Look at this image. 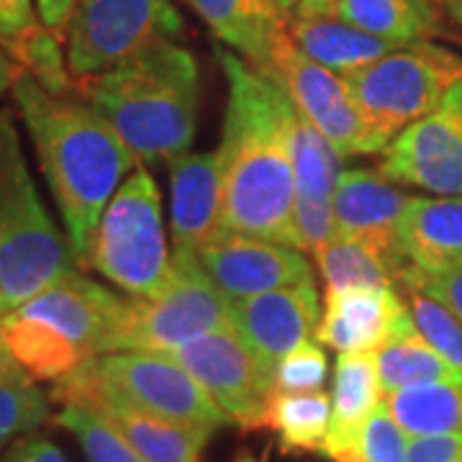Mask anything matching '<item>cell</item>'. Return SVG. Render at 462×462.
Masks as SVG:
<instances>
[{
    "instance_id": "41",
    "label": "cell",
    "mask_w": 462,
    "mask_h": 462,
    "mask_svg": "<svg viewBox=\"0 0 462 462\" xmlns=\"http://www.w3.org/2000/svg\"><path fill=\"white\" fill-rule=\"evenodd\" d=\"M339 0H300L296 8L293 18H316V16H327L334 11Z\"/></svg>"
},
{
    "instance_id": "44",
    "label": "cell",
    "mask_w": 462,
    "mask_h": 462,
    "mask_svg": "<svg viewBox=\"0 0 462 462\" xmlns=\"http://www.w3.org/2000/svg\"><path fill=\"white\" fill-rule=\"evenodd\" d=\"M11 355V349H8V345H5V339H3V331H0V360H5Z\"/></svg>"
},
{
    "instance_id": "42",
    "label": "cell",
    "mask_w": 462,
    "mask_h": 462,
    "mask_svg": "<svg viewBox=\"0 0 462 462\" xmlns=\"http://www.w3.org/2000/svg\"><path fill=\"white\" fill-rule=\"evenodd\" d=\"M430 3L439 14H447L455 23L462 26V0H430Z\"/></svg>"
},
{
    "instance_id": "32",
    "label": "cell",
    "mask_w": 462,
    "mask_h": 462,
    "mask_svg": "<svg viewBox=\"0 0 462 462\" xmlns=\"http://www.w3.org/2000/svg\"><path fill=\"white\" fill-rule=\"evenodd\" d=\"M401 291L411 309L413 324H416L419 334L457 373H462V324L457 321V316L452 314L445 303H439L437 298L427 296L416 288H401Z\"/></svg>"
},
{
    "instance_id": "39",
    "label": "cell",
    "mask_w": 462,
    "mask_h": 462,
    "mask_svg": "<svg viewBox=\"0 0 462 462\" xmlns=\"http://www.w3.org/2000/svg\"><path fill=\"white\" fill-rule=\"evenodd\" d=\"M36 3V14H39V21L51 29L54 33H60L65 39L67 23H69V16H72V8L78 0H33Z\"/></svg>"
},
{
    "instance_id": "4",
    "label": "cell",
    "mask_w": 462,
    "mask_h": 462,
    "mask_svg": "<svg viewBox=\"0 0 462 462\" xmlns=\"http://www.w3.org/2000/svg\"><path fill=\"white\" fill-rule=\"evenodd\" d=\"M126 300L75 273L8 311L0 331L33 378L57 383L88 360L116 352Z\"/></svg>"
},
{
    "instance_id": "29",
    "label": "cell",
    "mask_w": 462,
    "mask_h": 462,
    "mask_svg": "<svg viewBox=\"0 0 462 462\" xmlns=\"http://www.w3.org/2000/svg\"><path fill=\"white\" fill-rule=\"evenodd\" d=\"M50 419V398L14 355L0 360V447L32 434Z\"/></svg>"
},
{
    "instance_id": "37",
    "label": "cell",
    "mask_w": 462,
    "mask_h": 462,
    "mask_svg": "<svg viewBox=\"0 0 462 462\" xmlns=\"http://www.w3.org/2000/svg\"><path fill=\"white\" fill-rule=\"evenodd\" d=\"M406 462H462V431L416 437L409 445Z\"/></svg>"
},
{
    "instance_id": "31",
    "label": "cell",
    "mask_w": 462,
    "mask_h": 462,
    "mask_svg": "<svg viewBox=\"0 0 462 462\" xmlns=\"http://www.w3.org/2000/svg\"><path fill=\"white\" fill-rule=\"evenodd\" d=\"M54 424L67 430L83 447L88 462H144L129 439L96 409L83 403H65Z\"/></svg>"
},
{
    "instance_id": "26",
    "label": "cell",
    "mask_w": 462,
    "mask_h": 462,
    "mask_svg": "<svg viewBox=\"0 0 462 462\" xmlns=\"http://www.w3.org/2000/svg\"><path fill=\"white\" fill-rule=\"evenodd\" d=\"M409 306V303H406ZM378 365V378L383 398L396 393L401 388H409L416 383L430 380H462L457 373L434 346L419 334L413 324L411 309L398 321L393 337L373 352Z\"/></svg>"
},
{
    "instance_id": "36",
    "label": "cell",
    "mask_w": 462,
    "mask_h": 462,
    "mask_svg": "<svg viewBox=\"0 0 462 462\" xmlns=\"http://www.w3.org/2000/svg\"><path fill=\"white\" fill-rule=\"evenodd\" d=\"M39 23L33 0H0V47L8 54H14Z\"/></svg>"
},
{
    "instance_id": "11",
    "label": "cell",
    "mask_w": 462,
    "mask_h": 462,
    "mask_svg": "<svg viewBox=\"0 0 462 462\" xmlns=\"http://www.w3.org/2000/svg\"><path fill=\"white\" fill-rule=\"evenodd\" d=\"M260 72L282 85L298 111L329 139L342 157L380 154L385 149L357 111L345 78L303 54L291 33L278 42L270 62Z\"/></svg>"
},
{
    "instance_id": "21",
    "label": "cell",
    "mask_w": 462,
    "mask_h": 462,
    "mask_svg": "<svg viewBox=\"0 0 462 462\" xmlns=\"http://www.w3.org/2000/svg\"><path fill=\"white\" fill-rule=\"evenodd\" d=\"M214 36L245 57L249 65L264 69L291 21L278 0H188Z\"/></svg>"
},
{
    "instance_id": "3",
    "label": "cell",
    "mask_w": 462,
    "mask_h": 462,
    "mask_svg": "<svg viewBox=\"0 0 462 462\" xmlns=\"http://www.w3.org/2000/svg\"><path fill=\"white\" fill-rule=\"evenodd\" d=\"M78 96L114 126L139 162H170L196 139L199 60L178 42H160L100 75L80 78Z\"/></svg>"
},
{
    "instance_id": "19",
    "label": "cell",
    "mask_w": 462,
    "mask_h": 462,
    "mask_svg": "<svg viewBox=\"0 0 462 462\" xmlns=\"http://www.w3.org/2000/svg\"><path fill=\"white\" fill-rule=\"evenodd\" d=\"M406 311L393 285L334 291L324 296L316 339L337 352H375L393 337Z\"/></svg>"
},
{
    "instance_id": "22",
    "label": "cell",
    "mask_w": 462,
    "mask_h": 462,
    "mask_svg": "<svg viewBox=\"0 0 462 462\" xmlns=\"http://www.w3.org/2000/svg\"><path fill=\"white\" fill-rule=\"evenodd\" d=\"M383 401L378 365L373 352H339L334 365V388H331V419L321 455L339 462L349 455L365 424Z\"/></svg>"
},
{
    "instance_id": "35",
    "label": "cell",
    "mask_w": 462,
    "mask_h": 462,
    "mask_svg": "<svg viewBox=\"0 0 462 462\" xmlns=\"http://www.w3.org/2000/svg\"><path fill=\"white\" fill-rule=\"evenodd\" d=\"M396 285L416 288L427 296L437 298L439 303H445L447 309L457 316V321L462 324V264L445 270V273H437V275L421 273L413 264H406L396 275Z\"/></svg>"
},
{
    "instance_id": "9",
    "label": "cell",
    "mask_w": 462,
    "mask_h": 462,
    "mask_svg": "<svg viewBox=\"0 0 462 462\" xmlns=\"http://www.w3.org/2000/svg\"><path fill=\"white\" fill-rule=\"evenodd\" d=\"M231 327V303L203 270L199 254L172 252V275L154 298H129L116 352H170Z\"/></svg>"
},
{
    "instance_id": "7",
    "label": "cell",
    "mask_w": 462,
    "mask_h": 462,
    "mask_svg": "<svg viewBox=\"0 0 462 462\" xmlns=\"http://www.w3.org/2000/svg\"><path fill=\"white\" fill-rule=\"evenodd\" d=\"M460 80V54L434 42L403 44L378 62L345 75L349 96L383 147L406 126L437 111Z\"/></svg>"
},
{
    "instance_id": "27",
    "label": "cell",
    "mask_w": 462,
    "mask_h": 462,
    "mask_svg": "<svg viewBox=\"0 0 462 462\" xmlns=\"http://www.w3.org/2000/svg\"><path fill=\"white\" fill-rule=\"evenodd\" d=\"M411 439L462 431V380H430L383 398Z\"/></svg>"
},
{
    "instance_id": "34",
    "label": "cell",
    "mask_w": 462,
    "mask_h": 462,
    "mask_svg": "<svg viewBox=\"0 0 462 462\" xmlns=\"http://www.w3.org/2000/svg\"><path fill=\"white\" fill-rule=\"evenodd\" d=\"M329 375V360L319 342L306 339L288 352L275 370V391L281 393H309L321 391Z\"/></svg>"
},
{
    "instance_id": "14",
    "label": "cell",
    "mask_w": 462,
    "mask_h": 462,
    "mask_svg": "<svg viewBox=\"0 0 462 462\" xmlns=\"http://www.w3.org/2000/svg\"><path fill=\"white\" fill-rule=\"evenodd\" d=\"M199 260L229 303L314 282L303 249L245 234H218L199 249Z\"/></svg>"
},
{
    "instance_id": "12",
    "label": "cell",
    "mask_w": 462,
    "mask_h": 462,
    "mask_svg": "<svg viewBox=\"0 0 462 462\" xmlns=\"http://www.w3.org/2000/svg\"><path fill=\"white\" fill-rule=\"evenodd\" d=\"M180 363L229 421L245 430L264 427L275 375L264 367L234 327L203 334L188 345L162 352Z\"/></svg>"
},
{
    "instance_id": "13",
    "label": "cell",
    "mask_w": 462,
    "mask_h": 462,
    "mask_svg": "<svg viewBox=\"0 0 462 462\" xmlns=\"http://www.w3.org/2000/svg\"><path fill=\"white\" fill-rule=\"evenodd\" d=\"M378 170L391 182L462 196V80L437 111L406 126L380 152Z\"/></svg>"
},
{
    "instance_id": "46",
    "label": "cell",
    "mask_w": 462,
    "mask_h": 462,
    "mask_svg": "<svg viewBox=\"0 0 462 462\" xmlns=\"http://www.w3.org/2000/svg\"><path fill=\"white\" fill-rule=\"evenodd\" d=\"M236 462H263V460H260V457H254V455H239Z\"/></svg>"
},
{
    "instance_id": "2",
    "label": "cell",
    "mask_w": 462,
    "mask_h": 462,
    "mask_svg": "<svg viewBox=\"0 0 462 462\" xmlns=\"http://www.w3.org/2000/svg\"><path fill=\"white\" fill-rule=\"evenodd\" d=\"M78 264L88 270L100 216L139 157L80 96H54L18 69L11 88Z\"/></svg>"
},
{
    "instance_id": "30",
    "label": "cell",
    "mask_w": 462,
    "mask_h": 462,
    "mask_svg": "<svg viewBox=\"0 0 462 462\" xmlns=\"http://www.w3.org/2000/svg\"><path fill=\"white\" fill-rule=\"evenodd\" d=\"M327 293L352 291V288H388L393 285L391 267L380 260L373 249L355 239L334 236L327 247L316 254Z\"/></svg>"
},
{
    "instance_id": "23",
    "label": "cell",
    "mask_w": 462,
    "mask_h": 462,
    "mask_svg": "<svg viewBox=\"0 0 462 462\" xmlns=\"http://www.w3.org/2000/svg\"><path fill=\"white\" fill-rule=\"evenodd\" d=\"M401 247L406 263L430 275L462 264V196H411L401 224Z\"/></svg>"
},
{
    "instance_id": "6",
    "label": "cell",
    "mask_w": 462,
    "mask_h": 462,
    "mask_svg": "<svg viewBox=\"0 0 462 462\" xmlns=\"http://www.w3.org/2000/svg\"><path fill=\"white\" fill-rule=\"evenodd\" d=\"M88 270L132 298L160 296L172 275L162 196L157 180L136 167L100 216Z\"/></svg>"
},
{
    "instance_id": "25",
    "label": "cell",
    "mask_w": 462,
    "mask_h": 462,
    "mask_svg": "<svg viewBox=\"0 0 462 462\" xmlns=\"http://www.w3.org/2000/svg\"><path fill=\"white\" fill-rule=\"evenodd\" d=\"M331 14L393 44L434 42L445 33L442 14L430 0H339Z\"/></svg>"
},
{
    "instance_id": "8",
    "label": "cell",
    "mask_w": 462,
    "mask_h": 462,
    "mask_svg": "<svg viewBox=\"0 0 462 462\" xmlns=\"http://www.w3.org/2000/svg\"><path fill=\"white\" fill-rule=\"evenodd\" d=\"M98 391L118 398L139 411L154 413L170 421L196 424L221 430L229 416L216 406V401L180 363L162 352H106L83 363L67 378L57 380L51 398Z\"/></svg>"
},
{
    "instance_id": "38",
    "label": "cell",
    "mask_w": 462,
    "mask_h": 462,
    "mask_svg": "<svg viewBox=\"0 0 462 462\" xmlns=\"http://www.w3.org/2000/svg\"><path fill=\"white\" fill-rule=\"evenodd\" d=\"M0 462H69L65 452L42 434H23L0 455Z\"/></svg>"
},
{
    "instance_id": "40",
    "label": "cell",
    "mask_w": 462,
    "mask_h": 462,
    "mask_svg": "<svg viewBox=\"0 0 462 462\" xmlns=\"http://www.w3.org/2000/svg\"><path fill=\"white\" fill-rule=\"evenodd\" d=\"M18 69H21V67L16 65V60L0 47V96H3V93H11V88L16 83Z\"/></svg>"
},
{
    "instance_id": "5",
    "label": "cell",
    "mask_w": 462,
    "mask_h": 462,
    "mask_svg": "<svg viewBox=\"0 0 462 462\" xmlns=\"http://www.w3.org/2000/svg\"><path fill=\"white\" fill-rule=\"evenodd\" d=\"M83 273L33 180L16 118L0 111V291L8 309Z\"/></svg>"
},
{
    "instance_id": "45",
    "label": "cell",
    "mask_w": 462,
    "mask_h": 462,
    "mask_svg": "<svg viewBox=\"0 0 462 462\" xmlns=\"http://www.w3.org/2000/svg\"><path fill=\"white\" fill-rule=\"evenodd\" d=\"M8 311H11V309H8V303H5V296H3V291H0V319L8 314Z\"/></svg>"
},
{
    "instance_id": "10",
    "label": "cell",
    "mask_w": 462,
    "mask_h": 462,
    "mask_svg": "<svg viewBox=\"0 0 462 462\" xmlns=\"http://www.w3.org/2000/svg\"><path fill=\"white\" fill-rule=\"evenodd\" d=\"M185 32L172 0H78L65 32L67 65L75 80L100 75L160 42Z\"/></svg>"
},
{
    "instance_id": "15",
    "label": "cell",
    "mask_w": 462,
    "mask_h": 462,
    "mask_svg": "<svg viewBox=\"0 0 462 462\" xmlns=\"http://www.w3.org/2000/svg\"><path fill=\"white\" fill-rule=\"evenodd\" d=\"M411 196L398 190L380 170H345L334 190L337 234L373 249L393 273V285L401 267H406L401 247V224Z\"/></svg>"
},
{
    "instance_id": "1",
    "label": "cell",
    "mask_w": 462,
    "mask_h": 462,
    "mask_svg": "<svg viewBox=\"0 0 462 462\" xmlns=\"http://www.w3.org/2000/svg\"><path fill=\"white\" fill-rule=\"evenodd\" d=\"M229 100L224 116L221 234H245L298 247L293 118L296 103L229 47H218Z\"/></svg>"
},
{
    "instance_id": "17",
    "label": "cell",
    "mask_w": 462,
    "mask_h": 462,
    "mask_svg": "<svg viewBox=\"0 0 462 462\" xmlns=\"http://www.w3.org/2000/svg\"><path fill=\"white\" fill-rule=\"evenodd\" d=\"M293 170H296L298 245L319 254L337 236L334 190L342 178V154L296 108L293 118Z\"/></svg>"
},
{
    "instance_id": "18",
    "label": "cell",
    "mask_w": 462,
    "mask_h": 462,
    "mask_svg": "<svg viewBox=\"0 0 462 462\" xmlns=\"http://www.w3.org/2000/svg\"><path fill=\"white\" fill-rule=\"evenodd\" d=\"M170 165L172 252L199 254L221 234V162L218 152H185Z\"/></svg>"
},
{
    "instance_id": "16",
    "label": "cell",
    "mask_w": 462,
    "mask_h": 462,
    "mask_svg": "<svg viewBox=\"0 0 462 462\" xmlns=\"http://www.w3.org/2000/svg\"><path fill=\"white\" fill-rule=\"evenodd\" d=\"M319 321L321 303L314 282L278 288L231 303V327L273 375L288 352L314 337Z\"/></svg>"
},
{
    "instance_id": "43",
    "label": "cell",
    "mask_w": 462,
    "mask_h": 462,
    "mask_svg": "<svg viewBox=\"0 0 462 462\" xmlns=\"http://www.w3.org/2000/svg\"><path fill=\"white\" fill-rule=\"evenodd\" d=\"M278 3H281L282 11H285L288 16L293 18V14H296V8H298V3H300V0H278Z\"/></svg>"
},
{
    "instance_id": "24",
    "label": "cell",
    "mask_w": 462,
    "mask_h": 462,
    "mask_svg": "<svg viewBox=\"0 0 462 462\" xmlns=\"http://www.w3.org/2000/svg\"><path fill=\"white\" fill-rule=\"evenodd\" d=\"M291 36L303 50V54H309L314 62L324 65L342 78L373 65L380 57L403 47V44H393L388 39H380L375 33L363 32L352 23H345L334 14L316 18H293Z\"/></svg>"
},
{
    "instance_id": "28",
    "label": "cell",
    "mask_w": 462,
    "mask_h": 462,
    "mask_svg": "<svg viewBox=\"0 0 462 462\" xmlns=\"http://www.w3.org/2000/svg\"><path fill=\"white\" fill-rule=\"evenodd\" d=\"M331 419V396L324 391L281 393L275 391L267 406L264 427L278 431L285 452H321Z\"/></svg>"
},
{
    "instance_id": "20",
    "label": "cell",
    "mask_w": 462,
    "mask_h": 462,
    "mask_svg": "<svg viewBox=\"0 0 462 462\" xmlns=\"http://www.w3.org/2000/svg\"><path fill=\"white\" fill-rule=\"evenodd\" d=\"M54 401H60L62 406L83 403L103 413L116 430L129 439V445L144 462H200L203 449L216 431L208 427L180 424V421H170L154 413L139 411L129 403L98 393V391H75Z\"/></svg>"
},
{
    "instance_id": "33",
    "label": "cell",
    "mask_w": 462,
    "mask_h": 462,
    "mask_svg": "<svg viewBox=\"0 0 462 462\" xmlns=\"http://www.w3.org/2000/svg\"><path fill=\"white\" fill-rule=\"evenodd\" d=\"M409 445H411V437L398 427L385 401H380L378 409L365 424L357 447L339 462H406Z\"/></svg>"
}]
</instances>
